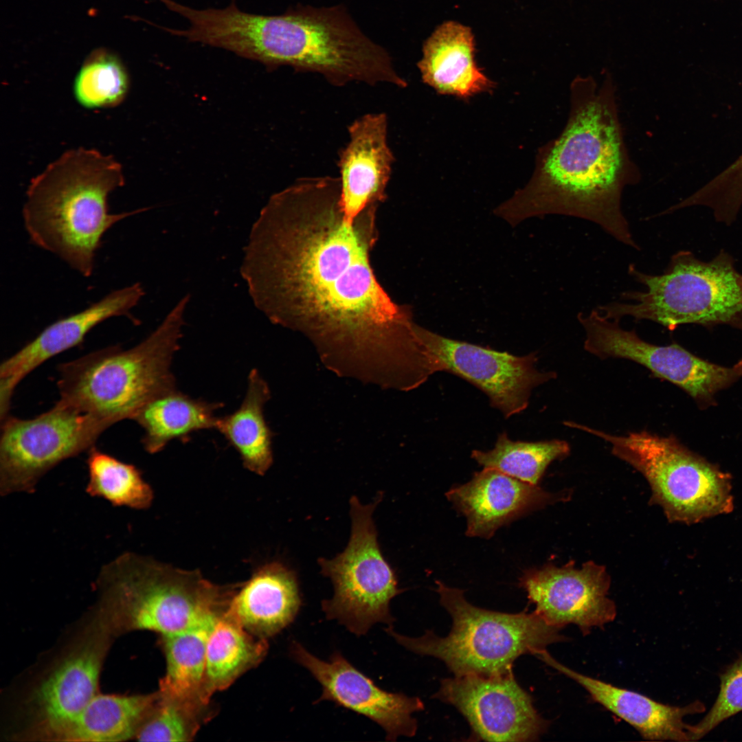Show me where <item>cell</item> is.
<instances>
[{
  "label": "cell",
  "instance_id": "cell-20",
  "mask_svg": "<svg viewBox=\"0 0 742 742\" xmlns=\"http://www.w3.org/2000/svg\"><path fill=\"white\" fill-rule=\"evenodd\" d=\"M445 495L466 517V535L485 539L530 512L561 500L562 496L492 468L475 472L470 481L451 488Z\"/></svg>",
  "mask_w": 742,
  "mask_h": 742
},
{
  "label": "cell",
  "instance_id": "cell-18",
  "mask_svg": "<svg viewBox=\"0 0 742 742\" xmlns=\"http://www.w3.org/2000/svg\"><path fill=\"white\" fill-rule=\"evenodd\" d=\"M144 295L136 282L114 290L81 311L60 318L45 328L0 366V416L8 415L18 384L53 357L80 344L96 326L114 317H131V311Z\"/></svg>",
  "mask_w": 742,
  "mask_h": 742
},
{
  "label": "cell",
  "instance_id": "cell-13",
  "mask_svg": "<svg viewBox=\"0 0 742 742\" xmlns=\"http://www.w3.org/2000/svg\"><path fill=\"white\" fill-rule=\"evenodd\" d=\"M416 331L436 372H450L472 383L506 418L526 409L531 390L556 376L554 372L535 368L536 352L518 357L449 339L418 325Z\"/></svg>",
  "mask_w": 742,
  "mask_h": 742
},
{
  "label": "cell",
  "instance_id": "cell-23",
  "mask_svg": "<svg viewBox=\"0 0 742 742\" xmlns=\"http://www.w3.org/2000/svg\"><path fill=\"white\" fill-rule=\"evenodd\" d=\"M474 56L471 29L448 21L425 42L423 57L417 65L424 83L440 94L465 100L495 87L477 66Z\"/></svg>",
  "mask_w": 742,
  "mask_h": 742
},
{
  "label": "cell",
  "instance_id": "cell-4",
  "mask_svg": "<svg viewBox=\"0 0 742 742\" xmlns=\"http://www.w3.org/2000/svg\"><path fill=\"white\" fill-rule=\"evenodd\" d=\"M124 182L113 157L93 148L67 150L30 182L22 217L30 241L90 277L105 233L148 209L109 212L110 194Z\"/></svg>",
  "mask_w": 742,
  "mask_h": 742
},
{
  "label": "cell",
  "instance_id": "cell-8",
  "mask_svg": "<svg viewBox=\"0 0 742 742\" xmlns=\"http://www.w3.org/2000/svg\"><path fill=\"white\" fill-rule=\"evenodd\" d=\"M628 273L645 290L622 293L620 298L628 302L598 306L608 319L628 316L673 330L685 324L726 322L742 313V276L726 255L703 262L680 251L662 274L646 273L633 264Z\"/></svg>",
  "mask_w": 742,
  "mask_h": 742
},
{
  "label": "cell",
  "instance_id": "cell-7",
  "mask_svg": "<svg viewBox=\"0 0 742 742\" xmlns=\"http://www.w3.org/2000/svg\"><path fill=\"white\" fill-rule=\"evenodd\" d=\"M440 603L452 618L445 637L431 631L418 638L385 631L406 649L442 661L454 676H493L513 671L514 661L524 654L538 655L567 638L535 611L508 614L477 607L464 591L436 581Z\"/></svg>",
  "mask_w": 742,
  "mask_h": 742
},
{
  "label": "cell",
  "instance_id": "cell-19",
  "mask_svg": "<svg viewBox=\"0 0 742 742\" xmlns=\"http://www.w3.org/2000/svg\"><path fill=\"white\" fill-rule=\"evenodd\" d=\"M384 112L368 113L348 126V141L338 155L341 204L348 218L387 199L395 157L387 140Z\"/></svg>",
  "mask_w": 742,
  "mask_h": 742
},
{
  "label": "cell",
  "instance_id": "cell-12",
  "mask_svg": "<svg viewBox=\"0 0 742 742\" xmlns=\"http://www.w3.org/2000/svg\"><path fill=\"white\" fill-rule=\"evenodd\" d=\"M113 636L108 622L96 611L31 692L27 701L28 737L60 741L98 694L100 673Z\"/></svg>",
  "mask_w": 742,
  "mask_h": 742
},
{
  "label": "cell",
  "instance_id": "cell-1",
  "mask_svg": "<svg viewBox=\"0 0 742 742\" xmlns=\"http://www.w3.org/2000/svg\"><path fill=\"white\" fill-rule=\"evenodd\" d=\"M379 205L348 218L339 177L300 178L262 210L240 268L272 323L304 335L336 374L375 385L423 355L412 308L391 298L371 265Z\"/></svg>",
  "mask_w": 742,
  "mask_h": 742
},
{
  "label": "cell",
  "instance_id": "cell-25",
  "mask_svg": "<svg viewBox=\"0 0 742 742\" xmlns=\"http://www.w3.org/2000/svg\"><path fill=\"white\" fill-rule=\"evenodd\" d=\"M270 397L268 383L257 369H251L241 404L218 417L215 427L239 453L245 467L258 475H264L273 462V434L264 414Z\"/></svg>",
  "mask_w": 742,
  "mask_h": 742
},
{
  "label": "cell",
  "instance_id": "cell-28",
  "mask_svg": "<svg viewBox=\"0 0 742 742\" xmlns=\"http://www.w3.org/2000/svg\"><path fill=\"white\" fill-rule=\"evenodd\" d=\"M211 616L184 631L161 636L166 660L159 690L201 704L210 705L203 692L208 639L218 618Z\"/></svg>",
  "mask_w": 742,
  "mask_h": 742
},
{
  "label": "cell",
  "instance_id": "cell-10",
  "mask_svg": "<svg viewBox=\"0 0 742 742\" xmlns=\"http://www.w3.org/2000/svg\"><path fill=\"white\" fill-rule=\"evenodd\" d=\"M382 496L379 493L374 502L366 505L352 496L347 547L332 559H318L322 574L334 587L333 596L322 603L326 618L338 621L357 636L365 635L376 623L392 626L390 603L403 591L377 542L372 514Z\"/></svg>",
  "mask_w": 742,
  "mask_h": 742
},
{
  "label": "cell",
  "instance_id": "cell-32",
  "mask_svg": "<svg viewBox=\"0 0 742 742\" xmlns=\"http://www.w3.org/2000/svg\"><path fill=\"white\" fill-rule=\"evenodd\" d=\"M129 77L121 60L104 51L93 52L77 73L73 93L77 102L89 109L115 106L126 98Z\"/></svg>",
  "mask_w": 742,
  "mask_h": 742
},
{
  "label": "cell",
  "instance_id": "cell-5",
  "mask_svg": "<svg viewBox=\"0 0 742 742\" xmlns=\"http://www.w3.org/2000/svg\"><path fill=\"white\" fill-rule=\"evenodd\" d=\"M98 611L114 635L149 630L161 636L223 615L240 584L219 585L198 570H183L125 552L105 565L97 579Z\"/></svg>",
  "mask_w": 742,
  "mask_h": 742
},
{
  "label": "cell",
  "instance_id": "cell-21",
  "mask_svg": "<svg viewBox=\"0 0 742 742\" xmlns=\"http://www.w3.org/2000/svg\"><path fill=\"white\" fill-rule=\"evenodd\" d=\"M537 657L578 684L594 701L628 723L647 740L690 741V725L684 723V718L705 710L704 704L698 700L684 706H670L585 675L560 663L546 650Z\"/></svg>",
  "mask_w": 742,
  "mask_h": 742
},
{
  "label": "cell",
  "instance_id": "cell-17",
  "mask_svg": "<svg viewBox=\"0 0 742 742\" xmlns=\"http://www.w3.org/2000/svg\"><path fill=\"white\" fill-rule=\"evenodd\" d=\"M291 653L322 687V695L315 703L331 701L367 717L385 730L388 741L416 734L417 721L412 714L424 710L418 697L381 689L338 651L324 661L299 642H293Z\"/></svg>",
  "mask_w": 742,
  "mask_h": 742
},
{
  "label": "cell",
  "instance_id": "cell-14",
  "mask_svg": "<svg viewBox=\"0 0 742 742\" xmlns=\"http://www.w3.org/2000/svg\"><path fill=\"white\" fill-rule=\"evenodd\" d=\"M584 349L600 359L622 358L638 363L656 377L680 387L693 397L704 398L724 387L740 374L741 367L719 366L692 355L680 346L652 344L635 330H626L620 320L605 317L597 309L579 313Z\"/></svg>",
  "mask_w": 742,
  "mask_h": 742
},
{
  "label": "cell",
  "instance_id": "cell-30",
  "mask_svg": "<svg viewBox=\"0 0 742 742\" xmlns=\"http://www.w3.org/2000/svg\"><path fill=\"white\" fill-rule=\"evenodd\" d=\"M87 463L88 495L102 497L115 506L144 509L151 504L153 490L133 464L124 462L95 447L89 451Z\"/></svg>",
  "mask_w": 742,
  "mask_h": 742
},
{
  "label": "cell",
  "instance_id": "cell-33",
  "mask_svg": "<svg viewBox=\"0 0 742 742\" xmlns=\"http://www.w3.org/2000/svg\"><path fill=\"white\" fill-rule=\"evenodd\" d=\"M742 712V655L720 675L718 696L708 712L690 726V741H697L719 724Z\"/></svg>",
  "mask_w": 742,
  "mask_h": 742
},
{
  "label": "cell",
  "instance_id": "cell-26",
  "mask_svg": "<svg viewBox=\"0 0 742 742\" xmlns=\"http://www.w3.org/2000/svg\"><path fill=\"white\" fill-rule=\"evenodd\" d=\"M268 648L267 639L247 631L227 609L217 620L208 639L203 686L205 699L210 701L214 693L226 689L257 666Z\"/></svg>",
  "mask_w": 742,
  "mask_h": 742
},
{
  "label": "cell",
  "instance_id": "cell-24",
  "mask_svg": "<svg viewBox=\"0 0 742 742\" xmlns=\"http://www.w3.org/2000/svg\"><path fill=\"white\" fill-rule=\"evenodd\" d=\"M220 403L194 398L173 387L148 401L133 420L144 431V449L156 453L174 440H186L196 431L215 429Z\"/></svg>",
  "mask_w": 742,
  "mask_h": 742
},
{
  "label": "cell",
  "instance_id": "cell-16",
  "mask_svg": "<svg viewBox=\"0 0 742 742\" xmlns=\"http://www.w3.org/2000/svg\"><path fill=\"white\" fill-rule=\"evenodd\" d=\"M519 580L535 611L554 627L573 624L587 635L616 616V605L607 596L610 578L604 566L593 561L581 568L573 561L562 567L548 564L525 571Z\"/></svg>",
  "mask_w": 742,
  "mask_h": 742
},
{
  "label": "cell",
  "instance_id": "cell-15",
  "mask_svg": "<svg viewBox=\"0 0 742 742\" xmlns=\"http://www.w3.org/2000/svg\"><path fill=\"white\" fill-rule=\"evenodd\" d=\"M434 697L456 708L476 740L535 741L550 723L538 713L532 697L519 686L513 671L443 679Z\"/></svg>",
  "mask_w": 742,
  "mask_h": 742
},
{
  "label": "cell",
  "instance_id": "cell-29",
  "mask_svg": "<svg viewBox=\"0 0 742 742\" xmlns=\"http://www.w3.org/2000/svg\"><path fill=\"white\" fill-rule=\"evenodd\" d=\"M565 440L513 441L506 433L499 435L488 451L473 450L471 458L484 468H492L532 484L538 485L548 465L569 455Z\"/></svg>",
  "mask_w": 742,
  "mask_h": 742
},
{
  "label": "cell",
  "instance_id": "cell-22",
  "mask_svg": "<svg viewBox=\"0 0 742 742\" xmlns=\"http://www.w3.org/2000/svg\"><path fill=\"white\" fill-rule=\"evenodd\" d=\"M301 605L294 572L278 562L268 563L234 596L228 611L249 633L267 639L295 619Z\"/></svg>",
  "mask_w": 742,
  "mask_h": 742
},
{
  "label": "cell",
  "instance_id": "cell-2",
  "mask_svg": "<svg viewBox=\"0 0 742 742\" xmlns=\"http://www.w3.org/2000/svg\"><path fill=\"white\" fill-rule=\"evenodd\" d=\"M601 82L578 76L570 86V111L559 135L539 149L528 184L494 214L515 226L524 220L561 214L589 221L639 250L622 209L625 188L639 182L619 118L616 85L605 70Z\"/></svg>",
  "mask_w": 742,
  "mask_h": 742
},
{
  "label": "cell",
  "instance_id": "cell-27",
  "mask_svg": "<svg viewBox=\"0 0 742 742\" xmlns=\"http://www.w3.org/2000/svg\"><path fill=\"white\" fill-rule=\"evenodd\" d=\"M157 692L147 695L96 694L74 720L60 741H123L135 736Z\"/></svg>",
  "mask_w": 742,
  "mask_h": 742
},
{
  "label": "cell",
  "instance_id": "cell-9",
  "mask_svg": "<svg viewBox=\"0 0 742 742\" xmlns=\"http://www.w3.org/2000/svg\"><path fill=\"white\" fill-rule=\"evenodd\" d=\"M570 426L609 442L615 456L641 473L651 489V503L660 505L669 521L693 523L731 510L726 476L672 437L646 431L614 436L573 421Z\"/></svg>",
  "mask_w": 742,
  "mask_h": 742
},
{
  "label": "cell",
  "instance_id": "cell-3",
  "mask_svg": "<svg viewBox=\"0 0 742 742\" xmlns=\"http://www.w3.org/2000/svg\"><path fill=\"white\" fill-rule=\"evenodd\" d=\"M224 49L296 72L320 74L330 85L386 83L405 88L389 52L364 34L346 8L297 5L280 15H260L230 7L219 27Z\"/></svg>",
  "mask_w": 742,
  "mask_h": 742
},
{
  "label": "cell",
  "instance_id": "cell-6",
  "mask_svg": "<svg viewBox=\"0 0 742 742\" xmlns=\"http://www.w3.org/2000/svg\"><path fill=\"white\" fill-rule=\"evenodd\" d=\"M190 299L185 295L137 345L127 350L109 346L60 364L59 400L111 427L133 419L154 396L176 387L171 365Z\"/></svg>",
  "mask_w": 742,
  "mask_h": 742
},
{
  "label": "cell",
  "instance_id": "cell-31",
  "mask_svg": "<svg viewBox=\"0 0 742 742\" xmlns=\"http://www.w3.org/2000/svg\"><path fill=\"white\" fill-rule=\"evenodd\" d=\"M212 715L203 705L157 691L135 739L141 741H190Z\"/></svg>",
  "mask_w": 742,
  "mask_h": 742
},
{
  "label": "cell",
  "instance_id": "cell-11",
  "mask_svg": "<svg viewBox=\"0 0 742 742\" xmlns=\"http://www.w3.org/2000/svg\"><path fill=\"white\" fill-rule=\"evenodd\" d=\"M109 427L59 400L28 419L1 420L0 493H32L39 480L65 460L89 451Z\"/></svg>",
  "mask_w": 742,
  "mask_h": 742
}]
</instances>
